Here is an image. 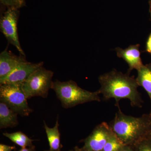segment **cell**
<instances>
[{"label":"cell","mask_w":151,"mask_h":151,"mask_svg":"<svg viewBox=\"0 0 151 151\" xmlns=\"http://www.w3.org/2000/svg\"><path fill=\"white\" fill-rule=\"evenodd\" d=\"M16 149L14 146H11L4 144H0V151H12Z\"/></svg>","instance_id":"obj_18"},{"label":"cell","mask_w":151,"mask_h":151,"mask_svg":"<svg viewBox=\"0 0 151 151\" xmlns=\"http://www.w3.org/2000/svg\"><path fill=\"white\" fill-rule=\"evenodd\" d=\"M146 51L151 54V33L149 36L146 44Z\"/></svg>","instance_id":"obj_19"},{"label":"cell","mask_w":151,"mask_h":151,"mask_svg":"<svg viewBox=\"0 0 151 151\" xmlns=\"http://www.w3.org/2000/svg\"><path fill=\"white\" fill-rule=\"evenodd\" d=\"M113 133L110 125L103 122L97 125L85 139L83 148L88 151H102Z\"/></svg>","instance_id":"obj_7"},{"label":"cell","mask_w":151,"mask_h":151,"mask_svg":"<svg viewBox=\"0 0 151 151\" xmlns=\"http://www.w3.org/2000/svg\"><path fill=\"white\" fill-rule=\"evenodd\" d=\"M52 89L65 108L92 101H101L98 91L90 92L82 89L72 80L63 82L56 80L53 82Z\"/></svg>","instance_id":"obj_3"},{"label":"cell","mask_w":151,"mask_h":151,"mask_svg":"<svg viewBox=\"0 0 151 151\" xmlns=\"http://www.w3.org/2000/svg\"><path fill=\"white\" fill-rule=\"evenodd\" d=\"M3 135L22 148L33 147L32 142L34 140L28 137L22 132H18L12 133H3Z\"/></svg>","instance_id":"obj_14"},{"label":"cell","mask_w":151,"mask_h":151,"mask_svg":"<svg viewBox=\"0 0 151 151\" xmlns=\"http://www.w3.org/2000/svg\"><path fill=\"white\" fill-rule=\"evenodd\" d=\"M25 56L15 55L6 49L0 54V84L19 64L25 61Z\"/></svg>","instance_id":"obj_9"},{"label":"cell","mask_w":151,"mask_h":151,"mask_svg":"<svg viewBox=\"0 0 151 151\" xmlns=\"http://www.w3.org/2000/svg\"><path fill=\"white\" fill-rule=\"evenodd\" d=\"M52 151L51 150H47V151Z\"/></svg>","instance_id":"obj_23"},{"label":"cell","mask_w":151,"mask_h":151,"mask_svg":"<svg viewBox=\"0 0 151 151\" xmlns=\"http://www.w3.org/2000/svg\"><path fill=\"white\" fill-rule=\"evenodd\" d=\"M0 100L22 116H28L32 110L29 106L22 84H0Z\"/></svg>","instance_id":"obj_5"},{"label":"cell","mask_w":151,"mask_h":151,"mask_svg":"<svg viewBox=\"0 0 151 151\" xmlns=\"http://www.w3.org/2000/svg\"><path fill=\"white\" fill-rule=\"evenodd\" d=\"M34 148L33 147H24L22 148L19 151H33Z\"/></svg>","instance_id":"obj_21"},{"label":"cell","mask_w":151,"mask_h":151,"mask_svg":"<svg viewBox=\"0 0 151 151\" xmlns=\"http://www.w3.org/2000/svg\"><path fill=\"white\" fill-rule=\"evenodd\" d=\"M110 126L125 145L134 147L143 139L151 137V113L135 117L125 115L119 110Z\"/></svg>","instance_id":"obj_2"},{"label":"cell","mask_w":151,"mask_h":151,"mask_svg":"<svg viewBox=\"0 0 151 151\" xmlns=\"http://www.w3.org/2000/svg\"><path fill=\"white\" fill-rule=\"evenodd\" d=\"M43 62L32 63L27 60L21 63L3 81L1 84H22L35 71L42 67Z\"/></svg>","instance_id":"obj_8"},{"label":"cell","mask_w":151,"mask_h":151,"mask_svg":"<svg viewBox=\"0 0 151 151\" xmlns=\"http://www.w3.org/2000/svg\"><path fill=\"white\" fill-rule=\"evenodd\" d=\"M19 9L12 7H7L0 19V29L9 43L14 45L20 54L25 56L21 46L17 32V23L19 17Z\"/></svg>","instance_id":"obj_6"},{"label":"cell","mask_w":151,"mask_h":151,"mask_svg":"<svg viewBox=\"0 0 151 151\" xmlns=\"http://www.w3.org/2000/svg\"><path fill=\"white\" fill-rule=\"evenodd\" d=\"M114 133L105 144L102 151H119L125 146Z\"/></svg>","instance_id":"obj_15"},{"label":"cell","mask_w":151,"mask_h":151,"mask_svg":"<svg viewBox=\"0 0 151 151\" xmlns=\"http://www.w3.org/2000/svg\"><path fill=\"white\" fill-rule=\"evenodd\" d=\"M99 81L101 86L97 91L103 95L104 100L114 98L116 106L119 107L120 100L128 99L132 106L142 107L143 101L138 91L139 85L136 78L113 70L100 76Z\"/></svg>","instance_id":"obj_1"},{"label":"cell","mask_w":151,"mask_h":151,"mask_svg":"<svg viewBox=\"0 0 151 151\" xmlns=\"http://www.w3.org/2000/svg\"><path fill=\"white\" fill-rule=\"evenodd\" d=\"M44 122L45 129L49 144L50 150L52 151H60V148L62 146L60 145L58 117L55 125L53 128H49L45 122Z\"/></svg>","instance_id":"obj_12"},{"label":"cell","mask_w":151,"mask_h":151,"mask_svg":"<svg viewBox=\"0 0 151 151\" xmlns=\"http://www.w3.org/2000/svg\"><path fill=\"white\" fill-rule=\"evenodd\" d=\"M133 147L135 151H151V137L143 139Z\"/></svg>","instance_id":"obj_16"},{"label":"cell","mask_w":151,"mask_h":151,"mask_svg":"<svg viewBox=\"0 0 151 151\" xmlns=\"http://www.w3.org/2000/svg\"><path fill=\"white\" fill-rule=\"evenodd\" d=\"M0 1L6 7H12L20 9L26 6L25 0H0Z\"/></svg>","instance_id":"obj_17"},{"label":"cell","mask_w":151,"mask_h":151,"mask_svg":"<svg viewBox=\"0 0 151 151\" xmlns=\"http://www.w3.org/2000/svg\"><path fill=\"white\" fill-rule=\"evenodd\" d=\"M137 71L138 76L136 79L138 84L146 90L151 102V64L143 65Z\"/></svg>","instance_id":"obj_13"},{"label":"cell","mask_w":151,"mask_h":151,"mask_svg":"<svg viewBox=\"0 0 151 151\" xmlns=\"http://www.w3.org/2000/svg\"><path fill=\"white\" fill-rule=\"evenodd\" d=\"M139 45L137 44L130 45L125 49L120 47L116 48L118 56L124 59L129 65V71H131L133 69L138 70L144 65L139 50Z\"/></svg>","instance_id":"obj_10"},{"label":"cell","mask_w":151,"mask_h":151,"mask_svg":"<svg viewBox=\"0 0 151 151\" xmlns=\"http://www.w3.org/2000/svg\"><path fill=\"white\" fill-rule=\"evenodd\" d=\"M119 151H135L134 147L132 146L125 145Z\"/></svg>","instance_id":"obj_20"},{"label":"cell","mask_w":151,"mask_h":151,"mask_svg":"<svg viewBox=\"0 0 151 151\" xmlns=\"http://www.w3.org/2000/svg\"><path fill=\"white\" fill-rule=\"evenodd\" d=\"M5 103L0 102V128H12L18 124L17 115Z\"/></svg>","instance_id":"obj_11"},{"label":"cell","mask_w":151,"mask_h":151,"mask_svg":"<svg viewBox=\"0 0 151 151\" xmlns=\"http://www.w3.org/2000/svg\"><path fill=\"white\" fill-rule=\"evenodd\" d=\"M53 72L43 67L35 71L22 84V87L27 99L39 96L46 98L52 89Z\"/></svg>","instance_id":"obj_4"},{"label":"cell","mask_w":151,"mask_h":151,"mask_svg":"<svg viewBox=\"0 0 151 151\" xmlns=\"http://www.w3.org/2000/svg\"><path fill=\"white\" fill-rule=\"evenodd\" d=\"M75 151V150H74V151L71 150V151Z\"/></svg>","instance_id":"obj_24"},{"label":"cell","mask_w":151,"mask_h":151,"mask_svg":"<svg viewBox=\"0 0 151 151\" xmlns=\"http://www.w3.org/2000/svg\"><path fill=\"white\" fill-rule=\"evenodd\" d=\"M75 151H88L87 150H85V149H84L83 148H82L81 149H79L78 148H75Z\"/></svg>","instance_id":"obj_22"}]
</instances>
